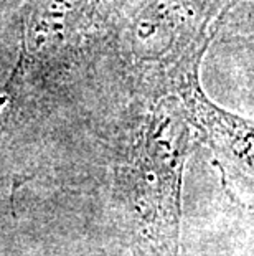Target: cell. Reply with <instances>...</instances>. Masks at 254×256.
Masks as SVG:
<instances>
[{
  "mask_svg": "<svg viewBox=\"0 0 254 256\" xmlns=\"http://www.w3.org/2000/svg\"><path fill=\"white\" fill-rule=\"evenodd\" d=\"M195 134L208 146L221 184L236 204L254 208V118L225 110L203 91L200 78L177 91Z\"/></svg>",
  "mask_w": 254,
  "mask_h": 256,
  "instance_id": "obj_1",
  "label": "cell"
},
{
  "mask_svg": "<svg viewBox=\"0 0 254 256\" xmlns=\"http://www.w3.org/2000/svg\"><path fill=\"white\" fill-rule=\"evenodd\" d=\"M221 28L241 40L254 43V0H231L221 22Z\"/></svg>",
  "mask_w": 254,
  "mask_h": 256,
  "instance_id": "obj_2",
  "label": "cell"
}]
</instances>
